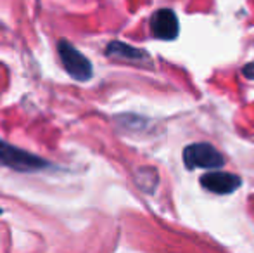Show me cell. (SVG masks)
Here are the masks:
<instances>
[{"instance_id":"cell-1","label":"cell","mask_w":254,"mask_h":253,"mask_svg":"<svg viewBox=\"0 0 254 253\" xmlns=\"http://www.w3.org/2000/svg\"><path fill=\"white\" fill-rule=\"evenodd\" d=\"M184 163L189 170H218L225 165L223 155L207 142H194L184 149Z\"/></svg>"},{"instance_id":"cell-2","label":"cell","mask_w":254,"mask_h":253,"mask_svg":"<svg viewBox=\"0 0 254 253\" xmlns=\"http://www.w3.org/2000/svg\"><path fill=\"white\" fill-rule=\"evenodd\" d=\"M57 51H59V58L63 66L66 68V71L74 78V80H90L92 78V64L78 51L74 45L67 44V42L61 40L57 45Z\"/></svg>"},{"instance_id":"cell-3","label":"cell","mask_w":254,"mask_h":253,"mask_svg":"<svg viewBox=\"0 0 254 253\" xmlns=\"http://www.w3.org/2000/svg\"><path fill=\"white\" fill-rule=\"evenodd\" d=\"M0 163L10 167V169L16 170H35V169H42L45 165V162H42L40 158L30 155V153H24L17 148H12L7 142L0 141Z\"/></svg>"},{"instance_id":"cell-4","label":"cell","mask_w":254,"mask_h":253,"mask_svg":"<svg viewBox=\"0 0 254 253\" xmlns=\"http://www.w3.org/2000/svg\"><path fill=\"white\" fill-rule=\"evenodd\" d=\"M242 184V179L235 173L228 172H207L201 177V186L204 189L216 192V194H230V192L237 191Z\"/></svg>"},{"instance_id":"cell-5","label":"cell","mask_w":254,"mask_h":253,"mask_svg":"<svg viewBox=\"0 0 254 253\" xmlns=\"http://www.w3.org/2000/svg\"><path fill=\"white\" fill-rule=\"evenodd\" d=\"M151 31L159 40H173L178 37V17L171 9H159L151 17Z\"/></svg>"},{"instance_id":"cell-6","label":"cell","mask_w":254,"mask_h":253,"mask_svg":"<svg viewBox=\"0 0 254 253\" xmlns=\"http://www.w3.org/2000/svg\"><path fill=\"white\" fill-rule=\"evenodd\" d=\"M107 56H113V58H121V59H128V61H142V59L147 58L144 51H138L133 49L127 44H121V42H113L107 47Z\"/></svg>"}]
</instances>
